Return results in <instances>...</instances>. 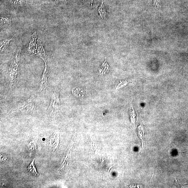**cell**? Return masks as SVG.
Masks as SVG:
<instances>
[{"mask_svg":"<svg viewBox=\"0 0 188 188\" xmlns=\"http://www.w3.org/2000/svg\"><path fill=\"white\" fill-rule=\"evenodd\" d=\"M34 159L31 161L27 168L28 172L32 175L38 177L39 174L37 173L35 165L34 164Z\"/></svg>","mask_w":188,"mask_h":188,"instance_id":"8992f818","label":"cell"},{"mask_svg":"<svg viewBox=\"0 0 188 188\" xmlns=\"http://www.w3.org/2000/svg\"><path fill=\"white\" fill-rule=\"evenodd\" d=\"M20 53L21 49L19 48L16 50L11 60L8 73L9 90H12L14 88L17 80Z\"/></svg>","mask_w":188,"mask_h":188,"instance_id":"6da1fadb","label":"cell"},{"mask_svg":"<svg viewBox=\"0 0 188 188\" xmlns=\"http://www.w3.org/2000/svg\"><path fill=\"white\" fill-rule=\"evenodd\" d=\"M159 0H154V5L155 7H158L159 5Z\"/></svg>","mask_w":188,"mask_h":188,"instance_id":"2e32d148","label":"cell"},{"mask_svg":"<svg viewBox=\"0 0 188 188\" xmlns=\"http://www.w3.org/2000/svg\"><path fill=\"white\" fill-rule=\"evenodd\" d=\"M60 87H55L53 92L50 104L47 110L48 118H53L57 116L60 113L61 105L60 100Z\"/></svg>","mask_w":188,"mask_h":188,"instance_id":"3957f363","label":"cell"},{"mask_svg":"<svg viewBox=\"0 0 188 188\" xmlns=\"http://www.w3.org/2000/svg\"><path fill=\"white\" fill-rule=\"evenodd\" d=\"M69 0H55V1H61V2H66L68 1Z\"/></svg>","mask_w":188,"mask_h":188,"instance_id":"e0dca14e","label":"cell"},{"mask_svg":"<svg viewBox=\"0 0 188 188\" xmlns=\"http://www.w3.org/2000/svg\"><path fill=\"white\" fill-rule=\"evenodd\" d=\"M86 3L89 5H92L93 3L94 0H84Z\"/></svg>","mask_w":188,"mask_h":188,"instance_id":"9a60e30c","label":"cell"},{"mask_svg":"<svg viewBox=\"0 0 188 188\" xmlns=\"http://www.w3.org/2000/svg\"><path fill=\"white\" fill-rule=\"evenodd\" d=\"M36 108L35 99L34 96L20 103L18 106L11 110L8 112L9 116L18 114H28L32 113Z\"/></svg>","mask_w":188,"mask_h":188,"instance_id":"7a4b0ae2","label":"cell"},{"mask_svg":"<svg viewBox=\"0 0 188 188\" xmlns=\"http://www.w3.org/2000/svg\"><path fill=\"white\" fill-rule=\"evenodd\" d=\"M14 36L11 38H9L5 39L3 41L2 43L1 44V48H0L1 51H4L7 48L9 45L10 42L14 38Z\"/></svg>","mask_w":188,"mask_h":188,"instance_id":"30bf717a","label":"cell"},{"mask_svg":"<svg viewBox=\"0 0 188 188\" xmlns=\"http://www.w3.org/2000/svg\"><path fill=\"white\" fill-rule=\"evenodd\" d=\"M11 4L15 6H21L25 4L24 0H8Z\"/></svg>","mask_w":188,"mask_h":188,"instance_id":"7c38bea8","label":"cell"},{"mask_svg":"<svg viewBox=\"0 0 188 188\" xmlns=\"http://www.w3.org/2000/svg\"><path fill=\"white\" fill-rule=\"evenodd\" d=\"M113 166H111V167H110L109 168V169L108 170V176L109 172V171H110V169H111V168L112 167H113Z\"/></svg>","mask_w":188,"mask_h":188,"instance_id":"ac0fdd59","label":"cell"},{"mask_svg":"<svg viewBox=\"0 0 188 188\" xmlns=\"http://www.w3.org/2000/svg\"><path fill=\"white\" fill-rule=\"evenodd\" d=\"M8 159V156L7 155L1 154V162H5Z\"/></svg>","mask_w":188,"mask_h":188,"instance_id":"5bb4252c","label":"cell"},{"mask_svg":"<svg viewBox=\"0 0 188 188\" xmlns=\"http://www.w3.org/2000/svg\"><path fill=\"white\" fill-rule=\"evenodd\" d=\"M98 11L100 17L102 19H104L106 16V13L105 8L104 4H103V1L99 6Z\"/></svg>","mask_w":188,"mask_h":188,"instance_id":"ba28073f","label":"cell"},{"mask_svg":"<svg viewBox=\"0 0 188 188\" xmlns=\"http://www.w3.org/2000/svg\"><path fill=\"white\" fill-rule=\"evenodd\" d=\"M60 139V135L57 133H54L50 136L47 144V148L49 152L53 153L58 149Z\"/></svg>","mask_w":188,"mask_h":188,"instance_id":"277c9868","label":"cell"},{"mask_svg":"<svg viewBox=\"0 0 188 188\" xmlns=\"http://www.w3.org/2000/svg\"><path fill=\"white\" fill-rule=\"evenodd\" d=\"M37 140L34 138H31L28 143V146L30 150L34 151L37 148Z\"/></svg>","mask_w":188,"mask_h":188,"instance_id":"9c48e42d","label":"cell"},{"mask_svg":"<svg viewBox=\"0 0 188 188\" xmlns=\"http://www.w3.org/2000/svg\"><path fill=\"white\" fill-rule=\"evenodd\" d=\"M129 83L128 80H122L120 83L118 84L117 85L116 87V89H118L120 88V87H122L128 85V83Z\"/></svg>","mask_w":188,"mask_h":188,"instance_id":"4fadbf2b","label":"cell"},{"mask_svg":"<svg viewBox=\"0 0 188 188\" xmlns=\"http://www.w3.org/2000/svg\"><path fill=\"white\" fill-rule=\"evenodd\" d=\"M72 93L78 98L83 97L85 95V92L83 90L78 87H74L72 90Z\"/></svg>","mask_w":188,"mask_h":188,"instance_id":"52a82bcc","label":"cell"},{"mask_svg":"<svg viewBox=\"0 0 188 188\" xmlns=\"http://www.w3.org/2000/svg\"><path fill=\"white\" fill-rule=\"evenodd\" d=\"M49 76V70L47 64L45 63V68L41 77L39 90L42 93H44L47 90L48 86V77Z\"/></svg>","mask_w":188,"mask_h":188,"instance_id":"5b68a950","label":"cell"},{"mask_svg":"<svg viewBox=\"0 0 188 188\" xmlns=\"http://www.w3.org/2000/svg\"><path fill=\"white\" fill-rule=\"evenodd\" d=\"M11 19L10 17L6 16V17H1V26H8L10 24Z\"/></svg>","mask_w":188,"mask_h":188,"instance_id":"8fae6325","label":"cell"}]
</instances>
